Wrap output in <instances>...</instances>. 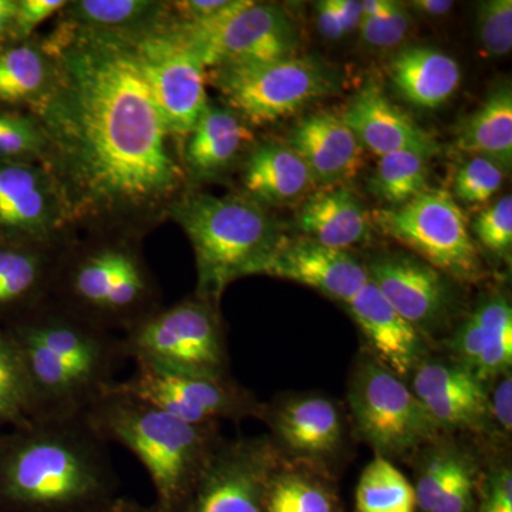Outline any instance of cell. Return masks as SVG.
<instances>
[{
  "label": "cell",
  "instance_id": "1",
  "mask_svg": "<svg viewBox=\"0 0 512 512\" xmlns=\"http://www.w3.org/2000/svg\"><path fill=\"white\" fill-rule=\"evenodd\" d=\"M42 45L55 80L32 111L66 220L153 210L171 200L185 171L133 37L63 22Z\"/></svg>",
  "mask_w": 512,
  "mask_h": 512
},
{
  "label": "cell",
  "instance_id": "2",
  "mask_svg": "<svg viewBox=\"0 0 512 512\" xmlns=\"http://www.w3.org/2000/svg\"><path fill=\"white\" fill-rule=\"evenodd\" d=\"M0 448V500L22 512H87L116 497L103 440L83 417L32 420Z\"/></svg>",
  "mask_w": 512,
  "mask_h": 512
},
{
  "label": "cell",
  "instance_id": "3",
  "mask_svg": "<svg viewBox=\"0 0 512 512\" xmlns=\"http://www.w3.org/2000/svg\"><path fill=\"white\" fill-rule=\"evenodd\" d=\"M8 333L28 373L32 420L83 417L126 359L121 340L66 309H46Z\"/></svg>",
  "mask_w": 512,
  "mask_h": 512
},
{
  "label": "cell",
  "instance_id": "4",
  "mask_svg": "<svg viewBox=\"0 0 512 512\" xmlns=\"http://www.w3.org/2000/svg\"><path fill=\"white\" fill-rule=\"evenodd\" d=\"M111 386L84 420L104 443L120 444L143 464L156 491L154 510L183 512L218 446L214 426H194Z\"/></svg>",
  "mask_w": 512,
  "mask_h": 512
},
{
  "label": "cell",
  "instance_id": "5",
  "mask_svg": "<svg viewBox=\"0 0 512 512\" xmlns=\"http://www.w3.org/2000/svg\"><path fill=\"white\" fill-rule=\"evenodd\" d=\"M173 217L194 249L198 298L212 305L231 282L258 275L284 237L264 205L242 195H188Z\"/></svg>",
  "mask_w": 512,
  "mask_h": 512
},
{
  "label": "cell",
  "instance_id": "6",
  "mask_svg": "<svg viewBox=\"0 0 512 512\" xmlns=\"http://www.w3.org/2000/svg\"><path fill=\"white\" fill-rule=\"evenodd\" d=\"M126 359L165 372L227 379V352L214 305L204 299L184 301L156 311L127 330Z\"/></svg>",
  "mask_w": 512,
  "mask_h": 512
},
{
  "label": "cell",
  "instance_id": "7",
  "mask_svg": "<svg viewBox=\"0 0 512 512\" xmlns=\"http://www.w3.org/2000/svg\"><path fill=\"white\" fill-rule=\"evenodd\" d=\"M207 79L229 110L248 126L286 119L313 101L338 92L328 67L312 57L291 56L272 62L217 67Z\"/></svg>",
  "mask_w": 512,
  "mask_h": 512
},
{
  "label": "cell",
  "instance_id": "8",
  "mask_svg": "<svg viewBox=\"0 0 512 512\" xmlns=\"http://www.w3.org/2000/svg\"><path fill=\"white\" fill-rule=\"evenodd\" d=\"M66 311L97 328L130 330L154 313L153 286L138 256L123 247H103L80 255L67 268Z\"/></svg>",
  "mask_w": 512,
  "mask_h": 512
},
{
  "label": "cell",
  "instance_id": "9",
  "mask_svg": "<svg viewBox=\"0 0 512 512\" xmlns=\"http://www.w3.org/2000/svg\"><path fill=\"white\" fill-rule=\"evenodd\" d=\"M372 220L384 235L448 278L473 282L481 275L466 214L450 192L429 188L400 207L376 210Z\"/></svg>",
  "mask_w": 512,
  "mask_h": 512
},
{
  "label": "cell",
  "instance_id": "10",
  "mask_svg": "<svg viewBox=\"0 0 512 512\" xmlns=\"http://www.w3.org/2000/svg\"><path fill=\"white\" fill-rule=\"evenodd\" d=\"M349 403L357 433L386 460L440 439L443 427L416 394L375 360H366L357 369Z\"/></svg>",
  "mask_w": 512,
  "mask_h": 512
},
{
  "label": "cell",
  "instance_id": "11",
  "mask_svg": "<svg viewBox=\"0 0 512 512\" xmlns=\"http://www.w3.org/2000/svg\"><path fill=\"white\" fill-rule=\"evenodd\" d=\"M173 23L194 47L205 69L272 62L296 55L298 30L284 9L238 0L224 18L204 26Z\"/></svg>",
  "mask_w": 512,
  "mask_h": 512
},
{
  "label": "cell",
  "instance_id": "12",
  "mask_svg": "<svg viewBox=\"0 0 512 512\" xmlns=\"http://www.w3.org/2000/svg\"><path fill=\"white\" fill-rule=\"evenodd\" d=\"M133 42L171 137L185 141L208 106V70L170 22V12L165 22Z\"/></svg>",
  "mask_w": 512,
  "mask_h": 512
},
{
  "label": "cell",
  "instance_id": "13",
  "mask_svg": "<svg viewBox=\"0 0 512 512\" xmlns=\"http://www.w3.org/2000/svg\"><path fill=\"white\" fill-rule=\"evenodd\" d=\"M278 468L271 441L218 444L183 512H264L266 491Z\"/></svg>",
  "mask_w": 512,
  "mask_h": 512
},
{
  "label": "cell",
  "instance_id": "14",
  "mask_svg": "<svg viewBox=\"0 0 512 512\" xmlns=\"http://www.w3.org/2000/svg\"><path fill=\"white\" fill-rule=\"evenodd\" d=\"M111 387L194 426H214L218 419L244 417L255 409L248 394L227 379L165 372L138 363L133 375Z\"/></svg>",
  "mask_w": 512,
  "mask_h": 512
},
{
  "label": "cell",
  "instance_id": "15",
  "mask_svg": "<svg viewBox=\"0 0 512 512\" xmlns=\"http://www.w3.org/2000/svg\"><path fill=\"white\" fill-rule=\"evenodd\" d=\"M258 275L276 276L311 286L348 303L369 284L365 265L348 251L325 247L309 238L282 237Z\"/></svg>",
  "mask_w": 512,
  "mask_h": 512
},
{
  "label": "cell",
  "instance_id": "16",
  "mask_svg": "<svg viewBox=\"0 0 512 512\" xmlns=\"http://www.w3.org/2000/svg\"><path fill=\"white\" fill-rule=\"evenodd\" d=\"M369 281L394 311L420 332L436 328L450 306L448 276L406 255H384L367 266Z\"/></svg>",
  "mask_w": 512,
  "mask_h": 512
},
{
  "label": "cell",
  "instance_id": "17",
  "mask_svg": "<svg viewBox=\"0 0 512 512\" xmlns=\"http://www.w3.org/2000/svg\"><path fill=\"white\" fill-rule=\"evenodd\" d=\"M63 221L62 195L43 165L0 163V228L47 241Z\"/></svg>",
  "mask_w": 512,
  "mask_h": 512
},
{
  "label": "cell",
  "instance_id": "18",
  "mask_svg": "<svg viewBox=\"0 0 512 512\" xmlns=\"http://www.w3.org/2000/svg\"><path fill=\"white\" fill-rule=\"evenodd\" d=\"M286 144L302 157L316 183L326 188L355 180L365 163L366 150L355 133L340 116L326 111L299 120Z\"/></svg>",
  "mask_w": 512,
  "mask_h": 512
},
{
  "label": "cell",
  "instance_id": "19",
  "mask_svg": "<svg viewBox=\"0 0 512 512\" xmlns=\"http://www.w3.org/2000/svg\"><path fill=\"white\" fill-rule=\"evenodd\" d=\"M340 119L348 124L363 148L379 158L399 151H414L430 158L440 150L436 138L373 84L349 101Z\"/></svg>",
  "mask_w": 512,
  "mask_h": 512
},
{
  "label": "cell",
  "instance_id": "20",
  "mask_svg": "<svg viewBox=\"0 0 512 512\" xmlns=\"http://www.w3.org/2000/svg\"><path fill=\"white\" fill-rule=\"evenodd\" d=\"M413 393L443 429H477L490 414L484 383L458 363H420Z\"/></svg>",
  "mask_w": 512,
  "mask_h": 512
},
{
  "label": "cell",
  "instance_id": "21",
  "mask_svg": "<svg viewBox=\"0 0 512 512\" xmlns=\"http://www.w3.org/2000/svg\"><path fill=\"white\" fill-rule=\"evenodd\" d=\"M346 305L375 352L376 362L399 377L416 370L424 353L423 336L394 311L372 282Z\"/></svg>",
  "mask_w": 512,
  "mask_h": 512
},
{
  "label": "cell",
  "instance_id": "22",
  "mask_svg": "<svg viewBox=\"0 0 512 512\" xmlns=\"http://www.w3.org/2000/svg\"><path fill=\"white\" fill-rule=\"evenodd\" d=\"M458 365L480 382L510 372L512 363V309L504 296H493L477 306L451 339Z\"/></svg>",
  "mask_w": 512,
  "mask_h": 512
},
{
  "label": "cell",
  "instance_id": "23",
  "mask_svg": "<svg viewBox=\"0 0 512 512\" xmlns=\"http://www.w3.org/2000/svg\"><path fill=\"white\" fill-rule=\"evenodd\" d=\"M245 191L261 205H301L319 187L302 157L286 143H265L252 151L244 175Z\"/></svg>",
  "mask_w": 512,
  "mask_h": 512
},
{
  "label": "cell",
  "instance_id": "24",
  "mask_svg": "<svg viewBox=\"0 0 512 512\" xmlns=\"http://www.w3.org/2000/svg\"><path fill=\"white\" fill-rule=\"evenodd\" d=\"M252 141L251 128L237 113L228 107L208 103L185 138V168L197 180L218 177L235 163Z\"/></svg>",
  "mask_w": 512,
  "mask_h": 512
},
{
  "label": "cell",
  "instance_id": "25",
  "mask_svg": "<svg viewBox=\"0 0 512 512\" xmlns=\"http://www.w3.org/2000/svg\"><path fill=\"white\" fill-rule=\"evenodd\" d=\"M303 237L325 247L348 251L365 241L370 218L365 207L345 187H329L306 198L296 214Z\"/></svg>",
  "mask_w": 512,
  "mask_h": 512
},
{
  "label": "cell",
  "instance_id": "26",
  "mask_svg": "<svg viewBox=\"0 0 512 512\" xmlns=\"http://www.w3.org/2000/svg\"><path fill=\"white\" fill-rule=\"evenodd\" d=\"M397 92L414 106L437 109L460 86L461 70L453 57L427 46L406 47L389 63Z\"/></svg>",
  "mask_w": 512,
  "mask_h": 512
},
{
  "label": "cell",
  "instance_id": "27",
  "mask_svg": "<svg viewBox=\"0 0 512 512\" xmlns=\"http://www.w3.org/2000/svg\"><path fill=\"white\" fill-rule=\"evenodd\" d=\"M276 434L302 456H325L340 443L342 426L335 404L322 397L286 404L275 414Z\"/></svg>",
  "mask_w": 512,
  "mask_h": 512
},
{
  "label": "cell",
  "instance_id": "28",
  "mask_svg": "<svg viewBox=\"0 0 512 512\" xmlns=\"http://www.w3.org/2000/svg\"><path fill=\"white\" fill-rule=\"evenodd\" d=\"M170 3L148 0H80L67 3L63 22L74 28L136 37L165 22Z\"/></svg>",
  "mask_w": 512,
  "mask_h": 512
},
{
  "label": "cell",
  "instance_id": "29",
  "mask_svg": "<svg viewBox=\"0 0 512 512\" xmlns=\"http://www.w3.org/2000/svg\"><path fill=\"white\" fill-rule=\"evenodd\" d=\"M456 147L471 156L487 157L505 170L512 163V92L510 84L494 90L461 124Z\"/></svg>",
  "mask_w": 512,
  "mask_h": 512
},
{
  "label": "cell",
  "instance_id": "30",
  "mask_svg": "<svg viewBox=\"0 0 512 512\" xmlns=\"http://www.w3.org/2000/svg\"><path fill=\"white\" fill-rule=\"evenodd\" d=\"M55 80V62L33 42L0 47V104L36 106Z\"/></svg>",
  "mask_w": 512,
  "mask_h": 512
},
{
  "label": "cell",
  "instance_id": "31",
  "mask_svg": "<svg viewBox=\"0 0 512 512\" xmlns=\"http://www.w3.org/2000/svg\"><path fill=\"white\" fill-rule=\"evenodd\" d=\"M356 507L357 512H414L416 491L402 471L377 456L360 476Z\"/></svg>",
  "mask_w": 512,
  "mask_h": 512
},
{
  "label": "cell",
  "instance_id": "32",
  "mask_svg": "<svg viewBox=\"0 0 512 512\" xmlns=\"http://www.w3.org/2000/svg\"><path fill=\"white\" fill-rule=\"evenodd\" d=\"M50 266L39 248L0 245V308L39 295L50 279Z\"/></svg>",
  "mask_w": 512,
  "mask_h": 512
},
{
  "label": "cell",
  "instance_id": "33",
  "mask_svg": "<svg viewBox=\"0 0 512 512\" xmlns=\"http://www.w3.org/2000/svg\"><path fill=\"white\" fill-rule=\"evenodd\" d=\"M427 161L429 157L414 151L386 154L379 158L369 190L390 207H400L429 190Z\"/></svg>",
  "mask_w": 512,
  "mask_h": 512
},
{
  "label": "cell",
  "instance_id": "34",
  "mask_svg": "<svg viewBox=\"0 0 512 512\" xmlns=\"http://www.w3.org/2000/svg\"><path fill=\"white\" fill-rule=\"evenodd\" d=\"M32 421L28 373L15 342L0 328V423L16 427Z\"/></svg>",
  "mask_w": 512,
  "mask_h": 512
},
{
  "label": "cell",
  "instance_id": "35",
  "mask_svg": "<svg viewBox=\"0 0 512 512\" xmlns=\"http://www.w3.org/2000/svg\"><path fill=\"white\" fill-rule=\"evenodd\" d=\"M264 512H333V503L318 481L278 468L266 491Z\"/></svg>",
  "mask_w": 512,
  "mask_h": 512
},
{
  "label": "cell",
  "instance_id": "36",
  "mask_svg": "<svg viewBox=\"0 0 512 512\" xmlns=\"http://www.w3.org/2000/svg\"><path fill=\"white\" fill-rule=\"evenodd\" d=\"M47 141L35 117L0 111V163L46 164Z\"/></svg>",
  "mask_w": 512,
  "mask_h": 512
},
{
  "label": "cell",
  "instance_id": "37",
  "mask_svg": "<svg viewBox=\"0 0 512 512\" xmlns=\"http://www.w3.org/2000/svg\"><path fill=\"white\" fill-rule=\"evenodd\" d=\"M409 10L392 0L362 2V22L359 32L367 46L390 49L403 42L410 29Z\"/></svg>",
  "mask_w": 512,
  "mask_h": 512
},
{
  "label": "cell",
  "instance_id": "38",
  "mask_svg": "<svg viewBox=\"0 0 512 512\" xmlns=\"http://www.w3.org/2000/svg\"><path fill=\"white\" fill-rule=\"evenodd\" d=\"M505 168L487 157L471 156L458 168L454 177V194L467 205H480L500 191Z\"/></svg>",
  "mask_w": 512,
  "mask_h": 512
},
{
  "label": "cell",
  "instance_id": "39",
  "mask_svg": "<svg viewBox=\"0 0 512 512\" xmlns=\"http://www.w3.org/2000/svg\"><path fill=\"white\" fill-rule=\"evenodd\" d=\"M477 36L487 56L503 57L512 47L511 0L481 2L477 12Z\"/></svg>",
  "mask_w": 512,
  "mask_h": 512
},
{
  "label": "cell",
  "instance_id": "40",
  "mask_svg": "<svg viewBox=\"0 0 512 512\" xmlns=\"http://www.w3.org/2000/svg\"><path fill=\"white\" fill-rule=\"evenodd\" d=\"M461 457L463 454L453 448L440 447L427 458L423 470H421L419 483L414 488L417 507L421 511L431 512L433 510L448 481L453 476Z\"/></svg>",
  "mask_w": 512,
  "mask_h": 512
},
{
  "label": "cell",
  "instance_id": "41",
  "mask_svg": "<svg viewBox=\"0 0 512 512\" xmlns=\"http://www.w3.org/2000/svg\"><path fill=\"white\" fill-rule=\"evenodd\" d=\"M473 231L485 248L498 255L510 254L512 247V198L504 195L476 218Z\"/></svg>",
  "mask_w": 512,
  "mask_h": 512
},
{
  "label": "cell",
  "instance_id": "42",
  "mask_svg": "<svg viewBox=\"0 0 512 512\" xmlns=\"http://www.w3.org/2000/svg\"><path fill=\"white\" fill-rule=\"evenodd\" d=\"M362 2L357 0H323L316 3V25L320 35L340 40L359 30Z\"/></svg>",
  "mask_w": 512,
  "mask_h": 512
},
{
  "label": "cell",
  "instance_id": "43",
  "mask_svg": "<svg viewBox=\"0 0 512 512\" xmlns=\"http://www.w3.org/2000/svg\"><path fill=\"white\" fill-rule=\"evenodd\" d=\"M474 488L476 474L473 463L463 456L431 512H467L473 503Z\"/></svg>",
  "mask_w": 512,
  "mask_h": 512
},
{
  "label": "cell",
  "instance_id": "44",
  "mask_svg": "<svg viewBox=\"0 0 512 512\" xmlns=\"http://www.w3.org/2000/svg\"><path fill=\"white\" fill-rule=\"evenodd\" d=\"M69 2L64 0H18L10 40L28 42L29 37L43 22L62 12Z\"/></svg>",
  "mask_w": 512,
  "mask_h": 512
},
{
  "label": "cell",
  "instance_id": "45",
  "mask_svg": "<svg viewBox=\"0 0 512 512\" xmlns=\"http://www.w3.org/2000/svg\"><path fill=\"white\" fill-rule=\"evenodd\" d=\"M481 512H512V474L510 468L495 471L487 484Z\"/></svg>",
  "mask_w": 512,
  "mask_h": 512
},
{
  "label": "cell",
  "instance_id": "46",
  "mask_svg": "<svg viewBox=\"0 0 512 512\" xmlns=\"http://www.w3.org/2000/svg\"><path fill=\"white\" fill-rule=\"evenodd\" d=\"M490 412L505 431L512 429V379L511 373H504L503 379L490 399Z\"/></svg>",
  "mask_w": 512,
  "mask_h": 512
},
{
  "label": "cell",
  "instance_id": "47",
  "mask_svg": "<svg viewBox=\"0 0 512 512\" xmlns=\"http://www.w3.org/2000/svg\"><path fill=\"white\" fill-rule=\"evenodd\" d=\"M410 5L421 15L440 18L453 9L454 2H450V0H414Z\"/></svg>",
  "mask_w": 512,
  "mask_h": 512
},
{
  "label": "cell",
  "instance_id": "48",
  "mask_svg": "<svg viewBox=\"0 0 512 512\" xmlns=\"http://www.w3.org/2000/svg\"><path fill=\"white\" fill-rule=\"evenodd\" d=\"M87 512H157L154 510L153 505L151 507H143V505L133 503V501L123 500V498H111L107 503L99 505V507L93 508V510Z\"/></svg>",
  "mask_w": 512,
  "mask_h": 512
},
{
  "label": "cell",
  "instance_id": "49",
  "mask_svg": "<svg viewBox=\"0 0 512 512\" xmlns=\"http://www.w3.org/2000/svg\"><path fill=\"white\" fill-rule=\"evenodd\" d=\"M16 8H18V0H0V42L10 39Z\"/></svg>",
  "mask_w": 512,
  "mask_h": 512
}]
</instances>
